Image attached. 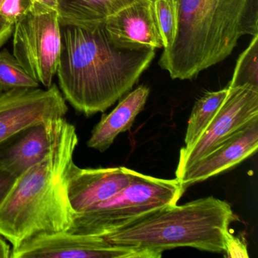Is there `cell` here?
<instances>
[{"mask_svg":"<svg viewBox=\"0 0 258 258\" xmlns=\"http://www.w3.org/2000/svg\"><path fill=\"white\" fill-rule=\"evenodd\" d=\"M40 85L14 55L6 49L0 50V93L16 89L38 88Z\"/></svg>","mask_w":258,"mask_h":258,"instance_id":"e0dca14e","label":"cell"},{"mask_svg":"<svg viewBox=\"0 0 258 258\" xmlns=\"http://www.w3.org/2000/svg\"><path fill=\"white\" fill-rule=\"evenodd\" d=\"M228 88L229 93L224 102L202 136L188 150L181 149L176 178L234 133L257 118L258 90L248 86Z\"/></svg>","mask_w":258,"mask_h":258,"instance_id":"ba28073f","label":"cell"},{"mask_svg":"<svg viewBox=\"0 0 258 258\" xmlns=\"http://www.w3.org/2000/svg\"><path fill=\"white\" fill-rule=\"evenodd\" d=\"M229 93V88L217 92H208L198 99L190 114L185 138V147L188 150L208 127Z\"/></svg>","mask_w":258,"mask_h":258,"instance_id":"2e32d148","label":"cell"},{"mask_svg":"<svg viewBox=\"0 0 258 258\" xmlns=\"http://www.w3.org/2000/svg\"><path fill=\"white\" fill-rule=\"evenodd\" d=\"M243 86L258 90V35L253 36L247 49L238 57L228 87Z\"/></svg>","mask_w":258,"mask_h":258,"instance_id":"ac0fdd59","label":"cell"},{"mask_svg":"<svg viewBox=\"0 0 258 258\" xmlns=\"http://www.w3.org/2000/svg\"><path fill=\"white\" fill-rule=\"evenodd\" d=\"M11 252L8 241L0 235V258H11Z\"/></svg>","mask_w":258,"mask_h":258,"instance_id":"cb8c5ba5","label":"cell"},{"mask_svg":"<svg viewBox=\"0 0 258 258\" xmlns=\"http://www.w3.org/2000/svg\"><path fill=\"white\" fill-rule=\"evenodd\" d=\"M140 0H57L60 25L91 28Z\"/></svg>","mask_w":258,"mask_h":258,"instance_id":"9a60e30c","label":"cell"},{"mask_svg":"<svg viewBox=\"0 0 258 258\" xmlns=\"http://www.w3.org/2000/svg\"><path fill=\"white\" fill-rule=\"evenodd\" d=\"M235 219L229 203L211 196L182 205H167L104 238L113 244L161 254L182 247L224 253L229 225Z\"/></svg>","mask_w":258,"mask_h":258,"instance_id":"277c9868","label":"cell"},{"mask_svg":"<svg viewBox=\"0 0 258 258\" xmlns=\"http://www.w3.org/2000/svg\"><path fill=\"white\" fill-rule=\"evenodd\" d=\"M137 171L124 167L81 168L75 162L68 174V194L75 213L110 199L127 186Z\"/></svg>","mask_w":258,"mask_h":258,"instance_id":"8fae6325","label":"cell"},{"mask_svg":"<svg viewBox=\"0 0 258 258\" xmlns=\"http://www.w3.org/2000/svg\"><path fill=\"white\" fill-rule=\"evenodd\" d=\"M184 192L176 178L160 179L137 172L115 196L76 213L68 231L104 238L157 210L176 205Z\"/></svg>","mask_w":258,"mask_h":258,"instance_id":"5b68a950","label":"cell"},{"mask_svg":"<svg viewBox=\"0 0 258 258\" xmlns=\"http://www.w3.org/2000/svg\"><path fill=\"white\" fill-rule=\"evenodd\" d=\"M149 93L147 87L140 86L122 99L110 114L103 115L92 132L87 142L88 147L105 152L119 134L129 131L136 117L144 108Z\"/></svg>","mask_w":258,"mask_h":258,"instance_id":"5bb4252c","label":"cell"},{"mask_svg":"<svg viewBox=\"0 0 258 258\" xmlns=\"http://www.w3.org/2000/svg\"><path fill=\"white\" fill-rule=\"evenodd\" d=\"M161 253L69 231L40 234L12 249L11 258H159Z\"/></svg>","mask_w":258,"mask_h":258,"instance_id":"52a82bcc","label":"cell"},{"mask_svg":"<svg viewBox=\"0 0 258 258\" xmlns=\"http://www.w3.org/2000/svg\"><path fill=\"white\" fill-rule=\"evenodd\" d=\"M78 144L75 126L58 119L49 153L16 178L0 205V235L13 248L34 235L70 229L76 213L68 194V174Z\"/></svg>","mask_w":258,"mask_h":258,"instance_id":"7a4b0ae2","label":"cell"},{"mask_svg":"<svg viewBox=\"0 0 258 258\" xmlns=\"http://www.w3.org/2000/svg\"><path fill=\"white\" fill-rule=\"evenodd\" d=\"M58 120L31 125L0 143V171L17 178L41 161L50 151Z\"/></svg>","mask_w":258,"mask_h":258,"instance_id":"4fadbf2b","label":"cell"},{"mask_svg":"<svg viewBox=\"0 0 258 258\" xmlns=\"http://www.w3.org/2000/svg\"><path fill=\"white\" fill-rule=\"evenodd\" d=\"M57 68L66 100L90 117L105 112L137 84L155 55L152 48L115 44L105 23L91 28L61 25Z\"/></svg>","mask_w":258,"mask_h":258,"instance_id":"6da1fadb","label":"cell"},{"mask_svg":"<svg viewBox=\"0 0 258 258\" xmlns=\"http://www.w3.org/2000/svg\"><path fill=\"white\" fill-rule=\"evenodd\" d=\"M16 177L10 173L0 171V205L13 187Z\"/></svg>","mask_w":258,"mask_h":258,"instance_id":"7402d4cb","label":"cell"},{"mask_svg":"<svg viewBox=\"0 0 258 258\" xmlns=\"http://www.w3.org/2000/svg\"><path fill=\"white\" fill-rule=\"evenodd\" d=\"M33 2L34 0H1L0 14L15 25L28 11Z\"/></svg>","mask_w":258,"mask_h":258,"instance_id":"ffe728a7","label":"cell"},{"mask_svg":"<svg viewBox=\"0 0 258 258\" xmlns=\"http://www.w3.org/2000/svg\"><path fill=\"white\" fill-rule=\"evenodd\" d=\"M105 28L122 47L164 49L155 14V0H140L108 17Z\"/></svg>","mask_w":258,"mask_h":258,"instance_id":"7c38bea8","label":"cell"},{"mask_svg":"<svg viewBox=\"0 0 258 258\" xmlns=\"http://www.w3.org/2000/svg\"><path fill=\"white\" fill-rule=\"evenodd\" d=\"M257 147L258 117L234 133L208 155L188 166L176 179L185 191L191 185L242 162L253 155Z\"/></svg>","mask_w":258,"mask_h":258,"instance_id":"30bf717a","label":"cell"},{"mask_svg":"<svg viewBox=\"0 0 258 258\" xmlns=\"http://www.w3.org/2000/svg\"><path fill=\"white\" fill-rule=\"evenodd\" d=\"M34 1L40 3V4L57 11V0H34Z\"/></svg>","mask_w":258,"mask_h":258,"instance_id":"d4e9b609","label":"cell"},{"mask_svg":"<svg viewBox=\"0 0 258 258\" xmlns=\"http://www.w3.org/2000/svg\"><path fill=\"white\" fill-rule=\"evenodd\" d=\"M226 257H248L247 245L238 237L234 236L230 232L226 235L225 241Z\"/></svg>","mask_w":258,"mask_h":258,"instance_id":"44dd1931","label":"cell"},{"mask_svg":"<svg viewBox=\"0 0 258 258\" xmlns=\"http://www.w3.org/2000/svg\"><path fill=\"white\" fill-rule=\"evenodd\" d=\"M155 14L164 48L173 44L177 29V15L174 0H155Z\"/></svg>","mask_w":258,"mask_h":258,"instance_id":"d6986e66","label":"cell"},{"mask_svg":"<svg viewBox=\"0 0 258 258\" xmlns=\"http://www.w3.org/2000/svg\"><path fill=\"white\" fill-rule=\"evenodd\" d=\"M69 111L58 87L16 89L0 93V143L42 122L63 118Z\"/></svg>","mask_w":258,"mask_h":258,"instance_id":"9c48e42d","label":"cell"},{"mask_svg":"<svg viewBox=\"0 0 258 258\" xmlns=\"http://www.w3.org/2000/svg\"><path fill=\"white\" fill-rule=\"evenodd\" d=\"M13 55L45 88L56 75L61 52V25L56 10L34 1L13 30Z\"/></svg>","mask_w":258,"mask_h":258,"instance_id":"8992f818","label":"cell"},{"mask_svg":"<svg viewBox=\"0 0 258 258\" xmlns=\"http://www.w3.org/2000/svg\"><path fill=\"white\" fill-rule=\"evenodd\" d=\"M177 29L158 64L191 80L226 59L244 35H258V0H174Z\"/></svg>","mask_w":258,"mask_h":258,"instance_id":"3957f363","label":"cell"},{"mask_svg":"<svg viewBox=\"0 0 258 258\" xmlns=\"http://www.w3.org/2000/svg\"><path fill=\"white\" fill-rule=\"evenodd\" d=\"M1 1V0H0ZM15 25L6 20L0 14V48L13 35Z\"/></svg>","mask_w":258,"mask_h":258,"instance_id":"603a6c76","label":"cell"}]
</instances>
